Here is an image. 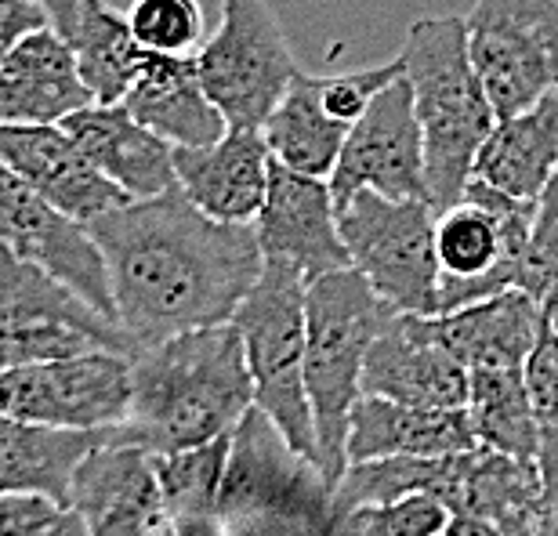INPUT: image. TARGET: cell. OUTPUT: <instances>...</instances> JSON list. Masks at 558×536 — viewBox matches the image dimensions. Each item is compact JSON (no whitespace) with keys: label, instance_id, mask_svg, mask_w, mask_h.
<instances>
[{"label":"cell","instance_id":"cell-12","mask_svg":"<svg viewBox=\"0 0 558 536\" xmlns=\"http://www.w3.org/2000/svg\"><path fill=\"white\" fill-rule=\"evenodd\" d=\"M327 185L338 210L360 188H374L388 199H428L421 124L414 113V92L403 73L388 81L366 106V113L349 127Z\"/></svg>","mask_w":558,"mask_h":536},{"label":"cell","instance_id":"cell-27","mask_svg":"<svg viewBox=\"0 0 558 536\" xmlns=\"http://www.w3.org/2000/svg\"><path fill=\"white\" fill-rule=\"evenodd\" d=\"M76 73L95 102H124L131 81L149 62V51L131 33L128 19L106 0H81V19L70 37Z\"/></svg>","mask_w":558,"mask_h":536},{"label":"cell","instance_id":"cell-32","mask_svg":"<svg viewBox=\"0 0 558 536\" xmlns=\"http://www.w3.org/2000/svg\"><path fill=\"white\" fill-rule=\"evenodd\" d=\"M453 511L432 494H407L385 504H363L344 515L352 536H442Z\"/></svg>","mask_w":558,"mask_h":536},{"label":"cell","instance_id":"cell-6","mask_svg":"<svg viewBox=\"0 0 558 536\" xmlns=\"http://www.w3.org/2000/svg\"><path fill=\"white\" fill-rule=\"evenodd\" d=\"M87 352L135 355V341L48 268L0 247V370Z\"/></svg>","mask_w":558,"mask_h":536},{"label":"cell","instance_id":"cell-28","mask_svg":"<svg viewBox=\"0 0 558 536\" xmlns=\"http://www.w3.org/2000/svg\"><path fill=\"white\" fill-rule=\"evenodd\" d=\"M468 417L483 446L537 464V421L530 410L526 370H468Z\"/></svg>","mask_w":558,"mask_h":536},{"label":"cell","instance_id":"cell-22","mask_svg":"<svg viewBox=\"0 0 558 536\" xmlns=\"http://www.w3.org/2000/svg\"><path fill=\"white\" fill-rule=\"evenodd\" d=\"M124 106L138 124L156 131L174 149L210 145L229 131V120L199 84L196 54H149L128 87Z\"/></svg>","mask_w":558,"mask_h":536},{"label":"cell","instance_id":"cell-4","mask_svg":"<svg viewBox=\"0 0 558 536\" xmlns=\"http://www.w3.org/2000/svg\"><path fill=\"white\" fill-rule=\"evenodd\" d=\"M396 308L355 268L308 279L305 290V388L319 442V475L330 489L349 467V417L363 395V363Z\"/></svg>","mask_w":558,"mask_h":536},{"label":"cell","instance_id":"cell-30","mask_svg":"<svg viewBox=\"0 0 558 536\" xmlns=\"http://www.w3.org/2000/svg\"><path fill=\"white\" fill-rule=\"evenodd\" d=\"M131 33L149 54H196L204 48V8L199 0H131L124 11Z\"/></svg>","mask_w":558,"mask_h":536},{"label":"cell","instance_id":"cell-1","mask_svg":"<svg viewBox=\"0 0 558 536\" xmlns=\"http://www.w3.org/2000/svg\"><path fill=\"white\" fill-rule=\"evenodd\" d=\"M87 232L106 258L117 319L135 349L229 322L265 265L254 226L207 218L178 185L128 199Z\"/></svg>","mask_w":558,"mask_h":536},{"label":"cell","instance_id":"cell-8","mask_svg":"<svg viewBox=\"0 0 558 536\" xmlns=\"http://www.w3.org/2000/svg\"><path fill=\"white\" fill-rule=\"evenodd\" d=\"M435 218L439 210L428 199H388L374 188H360L338 210L352 268L396 312L435 316L439 308Z\"/></svg>","mask_w":558,"mask_h":536},{"label":"cell","instance_id":"cell-26","mask_svg":"<svg viewBox=\"0 0 558 536\" xmlns=\"http://www.w3.org/2000/svg\"><path fill=\"white\" fill-rule=\"evenodd\" d=\"M262 134L279 167L308 178H330L349 124H341L338 117L327 113V106L319 98V76L298 70L283 98L265 117Z\"/></svg>","mask_w":558,"mask_h":536},{"label":"cell","instance_id":"cell-29","mask_svg":"<svg viewBox=\"0 0 558 536\" xmlns=\"http://www.w3.org/2000/svg\"><path fill=\"white\" fill-rule=\"evenodd\" d=\"M526 392L533 421H537L541 478L544 486H558V330L544 319L526 360Z\"/></svg>","mask_w":558,"mask_h":536},{"label":"cell","instance_id":"cell-20","mask_svg":"<svg viewBox=\"0 0 558 536\" xmlns=\"http://www.w3.org/2000/svg\"><path fill=\"white\" fill-rule=\"evenodd\" d=\"M95 102L76 73L73 48L51 26L33 29L0 62V124H59Z\"/></svg>","mask_w":558,"mask_h":536},{"label":"cell","instance_id":"cell-21","mask_svg":"<svg viewBox=\"0 0 558 536\" xmlns=\"http://www.w3.org/2000/svg\"><path fill=\"white\" fill-rule=\"evenodd\" d=\"M475 428L468 410L410 406V402L360 395L349 417V464L381 461V456H442L472 450Z\"/></svg>","mask_w":558,"mask_h":536},{"label":"cell","instance_id":"cell-10","mask_svg":"<svg viewBox=\"0 0 558 536\" xmlns=\"http://www.w3.org/2000/svg\"><path fill=\"white\" fill-rule=\"evenodd\" d=\"M464 29L497 120L558 92V0H475Z\"/></svg>","mask_w":558,"mask_h":536},{"label":"cell","instance_id":"cell-13","mask_svg":"<svg viewBox=\"0 0 558 536\" xmlns=\"http://www.w3.org/2000/svg\"><path fill=\"white\" fill-rule=\"evenodd\" d=\"M0 247L48 268L51 276L70 283L84 301H92L98 312L117 319L106 258L87 226L54 210L48 199L33 193L4 163H0Z\"/></svg>","mask_w":558,"mask_h":536},{"label":"cell","instance_id":"cell-7","mask_svg":"<svg viewBox=\"0 0 558 536\" xmlns=\"http://www.w3.org/2000/svg\"><path fill=\"white\" fill-rule=\"evenodd\" d=\"M533 218H537V199H515L472 178L464 196L435 218V254H439L435 316L515 287Z\"/></svg>","mask_w":558,"mask_h":536},{"label":"cell","instance_id":"cell-16","mask_svg":"<svg viewBox=\"0 0 558 536\" xmlns=\"http://www.w3.org/2000/svg\"><path fill=\"white\" fill-rule=\"evenodd\" d=\"M254 236H258L265 261L294 265L305 279L352 268L327 178L287 171L276 160L269 193H265V204L254 218Z\"/></svg>","mask_w":558,"mask_h":536},{"label":"cell","instance_id":"cell-33","mask_svg":"<svg viewBox=\"0 0 558 536\" xmlns=\"http://www.w3.org/2000/svg\"><path fill=\"white\" fill-rule=\"evenodd\" d=\"M0 536H92V529L70 500L8 494L0 497Z\"/></svg>","mask_w":558,"mask_h":536},{"label":"cell","instance_id":"cell-37","mask_svg":"<svg viewBox=\"0 0 558 536\" xmlns=\"http://www.w3.org/2000/svg\"><path fill=\"white\" fill-rule=\"evenodd\" d=\"M522 536H558V486H544V508Z\"/></svg>","mask_w":558,"mask_h":536},{"label":"cell","instance_id":"cell-9","mask_svg":"<svg viewBox=\"0 0 558 536\" xmlns=\"http://www.w3.org/2000/svg\"><path fill=\"white\" fill-rule=\"evenodd\" d=\"M221 22L196 51V73L229 127H262L298 76V59L265 0H218Z\"/></svg>","mask_w":558,"mask_h":536},{"label":"cell","instance_id":"cell-19","mask_svg":"<svg viewBox=\"0 0 558 536\" xmlns=\"http://www.w3.org/2000/svg\"><path fill=\"white\" fill-rule=\"evenodd\" d=\"M59 124L73 134L87 160L131 199L160 196L178 185L174 145L138 124L124 102H87Z\"/></svg>","mask_w":558,"mask_h":536},{"label":"cell","instance_id":"cell-15","mask_svg":"<svg viewBox=\"0 0 558 536\" xmlns=\"http://www.w3.org/2000/svg\"><path fill=\"white\" fill-rule=\"evenodd\" d=\"M363 395L410 406L468 410V366L446 349L432 316L396 312L366 352Z\"/></svg>","mask_w":558,"mask_h":536},{"label":"cell","instance_id":"cell-25","mask_svg":"<svg viewBox=\"0 0 558 536\" xmlns=\"http://www.w3.org/2000/svg\"><path fill=\"white\" fill-rule=\"evenodd\" d=\"M109 431H73L48 428L0 413V497L8 494H44L70 500V486L81 461L102 442Z\"/></svg>","mask_w":558,"mask_h":536},{"label":"cell","instance_id":"cell-5","mask_svg":"<svg viewBox=\"0 0 558 536\" xmlns=\"http://www.w3.org/2000/svg\"><path fill=\"white\" fill-rule=\"evenodd\" d=\"M305 290L294 265L265 261L258 283L232 312L254 381V406L272 421L283 442L319 467V442L305 388Z\"/></svg>","mask_w":558,"mask_h":536},{"label":"cell","instance_id":"cell-11","mask_svg":"<svg viewBox=\"0 0 558 536\" xmlns=\"http://www.w3.org/2000/svg\"><path fill=\"white\" fill-rule=\"evenodd\" d=\"M131 406V355L87 352L0 370V413L48 428L102 431Z\"/></svg>","mask_w":558,"mask_h":536},{"label":"cell","instance_id":"cell-2","mask_svg":"<svg viewBox=\"0 0 558 536\" xmlns=\"http://www.w3.org/2000/svg\"><path fill=\"white\" fill-rule=\"evenodd\" d=\"M254 406L240 330L229 322L174 333L131 355V406L113 442L178 453L232 435Z\"/></svg>","mask_w":558,"mask_h":536},{"label":"cell","instance_id":"cell-24","mask_svg":"<svg viewBox=\"0 0 558 536\" xmlns=\"http://www.w3.org/2000/svg\"><path fill=\"white\" fill-rule=\"evenodd\" d=\"M558 171V92L500 117L475 153L472 178L515 199H537Z\"/></svg>","mask_w":558,"mask_h":536},{"label":"cell","instance_id":"cell-18","mask_svg":"<svg viewBox=\"0 0 558 536\" xmlns=\"http://www.w3.org/2000/svg\"><path fill=\"white\" fill-rule=\"evenodd\" d=\"M272 153L262 127H229L210 145L174 149L178 188L207 218L229 226H254L269 193Z\"/></svg>","mask_w":558,"mask_h":536},{"label":"cell","instance_id":"cell-38","mask_svg":"<svg viewBox=\"0 0 558 536\" xmlns=\"http://www.w3.org/2000/svg\"><path fill=\"white\" fill-rule=\"evenodd\" d=\"M442 536H508V533H500L497 526H489V522H483V519L453 515V519H450V526H446Z\"/></svg>","mask_w":558,"mask_h":536},{"label":"cell","instance_id":"cell-34","mask_svg":"<svg viewBox=\"0 0 558 536\" xmlns=\"http://www.w3.org/2000/svg\"><path fill=\"white\" fill-rule=\"evenodd\" d=\"M403 73V62L392 59L385 65H371V70H352V73H341V76H319V98L323 106H327L330 117H338L341 124H355L366 106L374 102L377 92L396 81V76Z\"/></svg>","mask_w":558,"mask_h":536},{"label":"cell","instance_id":"cell-35","mask_svg":"<svg viewBox=\"0 0 558 536\" xmlns=\"http://www.w3.org/2000/svg\"><path fill=\"white\" fill-rule=\"evenodd\" d=\"M48 26V15L37 0H0V62L8 59L19 40H26L33 29Z\"/></svg>","mask_w":558,"mask_h":536},{"label":"cell","instance_id":"cell-31","mask_svg":"<svg viewBox=\"0 0 558 536\" xmlns=\"http://www.w3.org/2000/svg\"><path fill=\"white\" fill-rule=\"evenodd\" d=\"M515 287L537 301L544 322L558 330V171L537 196V218H533L530 247L522 254Z\"/></svg>","mask_w":558,"mask_h":536},{"label":"cell","instance_id":"cell-14","mask_svg":"<svg viewBox=\"0 0 558 536\" xmlns=\"http://www.w3.org/2000/svg\"><path fill=\"white\" fill-rule=\"evenodd\" d=\"M92 536H174L153 453L131 442H102L81 461L70 486Z\"/></svg>","mask_w":558,"mask_h":536},{"label":"cell","instance_id":"cell-3","mask_svg":"<svg viewBox=\"0 0 558 536\" xmlns=\"http://www.w3.org/2000/svg\"><path fill=\"white\" fill-rule=\"evenodd\" d=\"M399 62L414 92L428 199L435 210H442L464 196L472 182L475 153L483 149L489 127L497 124V113L468 54L464 19H417L407 29Z\"/></svg>","mask_w":558,"mask_h":536},{"label":"cell","instance_id":"cell-23","mask_svg":"<svg viewBox=\"0 0 558 536\" xmlns=\"http://www.w3.org/2000/svg\"><path fill=\"white\" fill-rule=\"evenodd\" d=\"M435 330L468 370H489V366H511L526 370V360L541 333V305L526 290L511 287L475 305L432 316Z\"/></svg>","mask_w":558,"mask_h":536},{"label":"cell","instance_id":"cell-17","mask_svg":"<svg viewBox=\"0 0 558 536\" xmlns=\"http://www.w3.org/2000/svg\"><path fill=\"white\" fill-rule=\"evenodd\" d=\"M0 163L11 167L54 210L84 226L131 199L87 160L62 124H0Z\"/></svg>","mask_w":558,"mask_h":536},{"label":"cell","instance_id":"cell-36","mask_svg":"<svg viewBox=\"0 0 558 536\" xmlns=\"http://www.w3.org/2000/svg\"><path fill=\"white\" fill-rule=\"evenodd\" d=\"M37 4L44 8V15H48V26L70 44L76 19H81V0H37Z\"/></svg>","mask_w":558,"mask_h":536}]
</instances>
